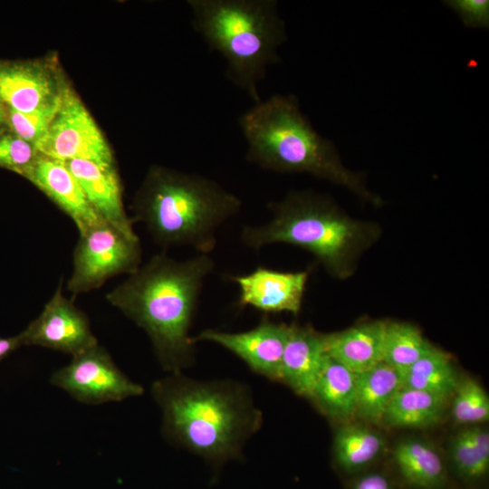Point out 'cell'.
<instances>
[{"label":"cell","mask_w":489,"mask_h":489,"mask_svg":"<svg viewBox=\"0 0 489 489\" xmlns=\"http://www.w3.org/2000/svg\"><path fill=\"white\" fill-rule=\"evenodd\" d=\"M80 184L89 204L110 226L125 236L139 240L133 221L124 208L122 187L115 167L73 159L64 162Z\"/></svg>","instance_id":"cell-15"},{"label":"cell","mask_w":489,"mask_h":489,"mask_svg":"<svg viewBox=\"0 0 489 489\" xmlns=\"http://www.w3.org/2000/svg\"><path fill=\"white\" fill-rule=\"evenodd\" d=\"M37 152L62 162L83 159L115 167L112 151L94 119L65 83L60 108L44 136L34 145Z\"/></svg>","instance_id":"cell-8"},{"label":"cell","mask_w":489,"mask_h":489,"mask_svg":"<svg viewBox=\"0 0 489 489\" xmlns=\"http://www.w3.org/2000/svg\"><path fill=\"white\" fill-rule=\"evenodd\" d=\"M238 124L247 143L245 159L277 173H305L342 186L375 206L362 173L347 168L334 144L321 136L300 109L296 96L274 94L244 111Z\"/></svg>","instance_id":"cell-3"},{"label":"cell","mask_w":489,"mask_h":489,"mask_svg":"<svg viewBox=\"0 0 489 489\" xmlns=\"http://www.w3.org/2000/svg\"><path fill=\"white\" fill-rule=\"evenodd\" d=\"M50 382L75 400L90 405L119 402L144 392L99 344L73 356L67 366L53 373Z\"/></svg>","instance_id":"cell-9"},{"label":"cell","mask_w":489,"mask_h":489,"mask_svg":"<svg viewBox=\"0 0 489 489\" xmlns=\"http://www.w3.org/2000/svg\"><path fill=\"white\" fill-rule=\"evenodd\" d=\"M139 240L104 223L80 235L67 290L73 297L99 289L109 279L133 273L141 265Z\"/></svg>","instance_id":"cell-7"},{"label":"cell","mask_w":489,"mask_h":489,"mask_svg":"<svg viewBox=\"0 0 489 489\" xmlns=\"http://www.w3.org/2000/svg\"><path fill=\"white\" fill-rule=\"evenodd\" d=\"M385 321L361 322L327 334V353L359 374L383 362Z\"/></svg>","instance_id":"cell-17"},{"label":"cell","mask_w":489,"mask_h":489,"mask_svg":"<svg viewBox=\"0 0 489 489\" xmlns=\"http://www.w3.org/2000/svg\"><path fill=\"white\" fill-rule=\"evenodd\" d=\"M22 347L18 334L12 337L0 336V361Z\"/></svg>","instance_id":"cell-31"},{"label":"cell","mask_w":489,"mask_h":489,"mask_svg":"<svg viewBox=\"0 0 489 489\" xmlns=\"http://www.w3.org/2000/svg\"><path fill=\"white\" fill-rule=\"evenodd\" d=\"M65 83L47 61L0 60V100L18 111L29 112L57 101Z\"/></svg>","instance_id":"cell-12"},{"label":"cell","mask_w":489,"mask_h":489,"mask_svg":"<svg viewBox=\"0 0 489 489\" xmlns=\"http://www.w3.org/2000/svg\"><path fill=\"white\" fill-rule=\"evenodd\" d=\"M267 206L271 218L244 226L243 244L255 251L275 244L300 247L339 279L353 274L360 257L381 232L377 223L353 219L331 197L312 190L290 191Z\"/></svg>","instance_id":"cell-4"},{"label":"cell","mask_w":489,"mask_h":489,"mask_svg":"<svg viewBox=\"0 0 489 489\" xmlns=\"http://www.w3.org/2000/svg\"><path fill=\"white\" fill-rule=\"evenodd\" d=\"M132 208V221L143 223L162 248L190 246L209 254L218 229L239 213L242 200L209 177L155 166Z\"/></svg>","instance_id":"cell-5"},{"label":"cell","mask_w":489,"mask_h":489,"mask_svg":"<svg viewBox=\"0 0 489 489\" xmlns=\"http://www.w3.org/2000/svg\"><path fill=\"white\" fill-rule=\"evenodd\" d=\"M452 398L451 411L455 423L474 425L488 420V395L474 379H460Z\"/></svg>","instance_id":"cell-26"},{"label":"cell","mask_w":489,"mask_h":489,"mask_svg":"<svg viewBox=\"0 0 489 489\" xmlns=\"http://www.w3.org/2000/svg\"><path fill=\"white\" fill-rule=\"evenodd\" d=\"M358 374L327 356L309 398L330 418L342 423L356 417Z\"/></svg>","instance_id":"cell-18"},{"label":"cell","mask_w":489,"mask_h":489,"mask_svg":"<svg viewBox=\"0 0 489 489\" xmlns=\"http://www.w3.org/2000/svg\"><path fill=\"white\" fill-rule=\"evenodd\" d=\"M309 272H283L258 266L246 274L231 277L239 289L238 303L265 313L298 314Z\"/></svg>","instance_id":"cell-13"},{"label":"cell","mask_w":489,"mask_h":489,"mask_svg":"<svg viewBox=\"0 0 489 489\" xmlns=\"http://www.w3.org/2000/svg\"><path fill=\"white\" fill-rule=\"evenodd\" d=\"M9 129L6 123V117H5V106L3 103V101L0 100V132Z\"/></svg>","instance_id":"cell-32"},{"label":"cell","mask_w":489,"mask_h":489,"mask_svg":"<svg viewBox=\"0 0 489 489\" xmlns=\"http://www.w3.org/2000/svg\"><path fill=\"white\" fill-rule=\"evenodd\" d=\"M22 346H39L76 356L98 343L88 316L60 284L42 312L18 334Z\"/></svg>","instance_id":"cell-10"},{"label":"cell","mask_w":489,"mask_h":489,"mask_svg":"<svg viewBox=\"0 0 489 489\" xmlns=\"http://www.w3.org/2000/svg\"><path fill=\"white\" fill-rule=\"evenodd\" d=\"M402 388L401 374L384 362L358 374L356 417L379 425L386 410Z\"/></svg>","instance_id":"cell-20"},{"label":"cell","mask_w":489,"mask_h":489,"mask_svg":"<svg viewBox=\"0 0 489 489\" xmlns=\"http://www.w3.org/2000/svg\"><path fill=\"white\" fill-rule=\"evenodd\" d=\"M394 459L403 478L418 489H439L446 471L440 453L431 442L407 437L394 447Z\"/></svg>","instance_id":"cell-19"},{"label":"cell","mask_w":489,"mask_h":489,"mask_svg":"<svg viewBox=\"0 0 489 489\" xmlns=\"http://www.w3.org/2000/svg\"><path fill=\"white\" fill-rule=\"evenodd\" d=\"M24 178L70 216L79 235L106 223L89 204L80 184L64 162L39 154Z\"/></svg>","instance_id":"cell-14"},{"label":"cell","mask_w":489,"mask_h":489,"mask_svg":"<svg viewBox=\"0 0 489 489\" xmlns=\"http://www.w3.org/2000/svg\"><path fill=\"white\" fill-rule=\"evenodd\" d=\"M432 346L417 326L408 322L387 321L383 362L403 374Z\"/></svg>","instance_id":"cell-25"},{"label":"cell","mask_w":489,"mask_h":489,"mask_svg":"<svg viewBox=\"0 0 489 489\" xmlns=\"http://www.w3.org/2000/svg\"><path fill=\"white\" fill-rule=\"evenodd\" d=\"M450 458L456 473L465 480H478L489 468V433L475 426L457 432L451 439Z\"/></svg>","instance_id":"cell-24"},{"label":"cell","mask_w":489,"mask_h":489,"mask_svg":"<svg viewBox=\"0 0 489 489\" xmlns=\"http://www.w3.org/2000/svg\"><path fill=\"white\" fill-rule=\"evenodd\" d=\"M39 153L34 144L10 129L0 132V168L25 177Z\"/></svg>","instance_id":"cell-28"},{"label":"cell","mask_w":489,"mask_h":489,"mask_svg":"<svg viewBox=\"0 0 489 489\" xmlns=\"http://www.w3.org/2000/svg\"><path fill=\"white\" fill-rule=\"evenodd\" d=\"M444 3L458 14L466 26L489 27L488 0H449Z\"/></svg>","instance_id":"cell-29"},{"label":"cell","mask_w":489,"mask_h":489,"mask_svg":"<svg viewBox=\"0 0 489 489\" xmlns=\"http://www.w3.org/2000/svg\"><path fill=\"white\" fill-rule=\"evenodd\" d=\"M385 443L379 432L362 424L346 422L334 435V458L342 469L354 472L376 459Z\"/></svg>","instance_id":"cell-23"},{"label":"cell","mask_w":489,"mask_h":489,"mask_svg":"<svg viewBox=\"0 0 489 489\" xmlns=\"http://www.w3.org/2000/svg\"><path fill=\"white\" fill-rule=\"evenodd\" d=\"M353 489H393V486L384 475L369 473L359 478Z\"/></svg>","instance_id":"cell-30"},{"label":"cell","mask_w":489,"mask_h":489,"mask_svg":"<svg viewBox=\"0 0 489 489\" xmlns=\"http://www.w3.org/2000/svg\"><path fill=\"white\" fill-rule=\"evenodd\" d=\"M402 376V387L452 397L460 380L451 355L432 346Z\"/></svg>","instance_id":"cell-22"},{"label":"cell","mask_w":489,"mask_h":489,"mask_svg":"<svg viewBox=\"0 0 489 489\" xmlns=\"http://www.w3.org/2000/svg\"><path fill=\"white\" fill-rule=\"evenodd\" d=\"M61 100L62 95L54 102L29 112H21L5 105L8 128L20 138L35 145L52 124L60 108Z\"/></svg>","instance_id":"cell-27"},{"label":"cell","mask_w":489,"mask_h":489,"mask_svg":"<svg viewBox=\"0 0 489 489\" xmlns=\"http://www.w3.org/2000/svg\"><path fill=\"white\" fill-rule=\"evenodd\" d=\"M215 266L209 254L178 261L161 253L105 296L144 330L161 367L171 374L195 361L196 342L189 331L204 283Z\"/></svg>","instance_id":"cell-1"},{"label":"cell","mask_w":489,"mask_h":489,"mask_svg":"<svg viewBox=\"0 0 489 489\" xmlns=\"http://www.w3.org/2000/svg\"><path fill=\"white\" fill-rule=\"evenodd\" d=\"M193 29L226 62L225 76L249 98L261 101L259 83L278 63L287 40L275 0H188Z\"/></svg>","instance_id":"cell-6"},{"label":"cell","mask_w":489,"mask_h":489,"mask_svg":"<svg viewBox=\"0 0 489 489\" xmlns=\"http://www.w3.org/2000/svg\"><path fill=\"white\" fill-rule=\"evenodd\" d=\"M291 324L275 322L267 317L253 329L228 332L207 329L202 331L194 341L216 343L241 359L251 370L279 381L283 350L289 337Z\"/></svg>","instance_id":"cell-11"},{"label":"cell","mask_w":489,"mask_h":489,"mask_svg":"<svg viewBox=\"0 0 489 489\" xmlns=\"http://www.w3.org/2000/svg\"><path fill=\"white\" fill-rule=\"evenodd\" d=\"M151 393L162 410L164 436L215 466L239 458L261 427L262 413L237 382L172 374L156 380Z\"/></svg>","instance_id":"cell-2"},{"label":"cell","mask_w":489,"mask_h":489,"mask_svg":"<svg viewBox=\"0 0 489 489\" xmlns=\"http://www.w3.org/2000/svg\"><path fill=\"white\" fill-rule=\"evenodd\" d=\"M327 356V334L309 325L291 324L279 382L286 384L297 395L309 398Z\"/></svg>","instance_id":"cell-16"},{"label":"cell","mask_w":489,"mask_h":489,"mask_svg":"<svg viewBox=\"0 0 489 489\" xmlns=\"http://www.w3.org/2000/svg\"><path fill=\"white\" fill-rule=\"evenodd\" d=\"M447 400L433 393L402 387L388 405L382 424L403 428L434 426L442 419Z\"/></svg>","instance_id":"cell-21"}]
</instances>
